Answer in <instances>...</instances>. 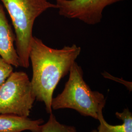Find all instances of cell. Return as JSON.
I'll use <instances>...</instances> for the list:
<instances>
[{
	"label": "cell",
	"mask_w": 132,
	"mask_h": 132,
	"mask_svg": "<svg viewBox=\"0 0 132 132\" xmlns=\"http://www.w3.org/2000/svg\"><path fill=\"white\" fill-rule=\"evenodd\" d=\"M81 52L80 47L75 44L55 49L39 38H32L29 52L32 68L31 84L35 99L45 104L47 113H52L53 94L57 86L69 73Z\"/></svg>",
	"instance_id": "obj_1"
},
{
	"label": "cell",
	"mask_w": 132,
	"mask_h": 132,
	"mask_svg": "<svg viewBox=\"0 0 132 132\" xmlns=\"http://www.w3.org/2000/svg\"><path fill=\"white\" fill-rule=\"evenodd\" d=\"M106 102L104 94L92 90L86 83L82 68L76 62L71 68L63 91L53 97L52 108L73 109L82 116L97 119L98 112L104 109Z\"/></svg>",
	"instance_id": "obj_2"
},
{
	"label": "cell",
	"mask_w": 132,
	"mask_h": 132,
	"mask_svg": "<svg viewBox=\"0 0 132 132\" xmlns=\"http://www.w3.org/2000/svg\"><path fill=\"white\" fill-rule=\"evenodd\" d=\"M9 12L15 30L16 50L20 66H29V52L35 20L50 9H57L47 0H1Z\"/></svg>",
	"instance_id": "obj_3"
},
{
	"label": "cell",
	"mask_w": 132,
	"mask_h": 132,
	"mask_svg": "<svg viewBox=\"0 0 132 132\" xmlns=\"http://www.w3.org/2000/svg\"><path fill=\"white\" fill-rule=\"evenodd\" d=\"M35 100L27 74L13 72L0 87V114L28 118Z\"/></svg>",
	"instance_id": "obj_4"
},
{
	"label": "cell",
	"mask_w": 132,
	"mask_h": 132,
	"mask_svg": "<svg viewBox=\"0 0 132 132\" xmlns=\"http://www.w3.org/2000/svg\"><path fill=\"white\" fill-rule=\"evenodd\" d=\"M124 0H55L60 15L69 19H78L85 24L99 23L104 9Z\"/></svg>",
	"instance_id": "obj_5"
},
{
	"label": "cell",
	"mask_w": 132,
	"mask_h": 132,
	"mask_svg": "<svg viewBox=\"0 0 132 132\" xmlns=\"http://www.w3.org/2000/svg\"><path fill=\"white\" fill-rule=\"evenodd\" d=\"M15 35L0 3V56L12 66L18 67L19 58L14 47Z\"/></svg>",
	"instance_id": "obj_6"
},
{
	"label": "cell",
	"mask_w": 132,
	"mask_h": 132,
	"mask_svg": "<svg viewBox=\"0 0 132 132\" xmlns=\"http://www.w3.org/2000/svg\"><path fill=\"white\" fill-rule=\"evenodd\" d=\"M44 122L43 119L32 120L12 114H0V132H22L26 130L40 132Z\"/></svg>",
	"instance_id": "obj_7"
},
{
	"label": "cell",
	"mask_w": 132,
	"mask_h": 132,
	"mask_svg": "<svg viewBox=\"0 0 132 132\" xmlns=\"http://www.w3.org/2000/svg\"><path fill=\"white\" fill-rule=\"evenodd\" d=\"M116 116L122 121V123L117 125L109 124L103 117V109L100 110L97 119L100 124L96 130L90 132H132V113L128 108L124 109L121 113L116 112Z\"/></svg>",
	"instance_id": "obj_8"
},
{
	"label": "cell",
	"mask_w": 132,
	"mask_h": 132,
	"mask_svg": "<svg viewBox=\"0 0 132 132\" xmlns=\"http://www.w3.org/2000/svg\"><path fill=\"white\" fill-rule=\"evenodd\" d=\"M40 132H77L75 126L62 124L52 113L47 122L43 124Z\"/></svg>",
	"instance_id": "obj_9"
},
{
	"label": "cell",
	"mask_w": 132,
	"mask_h": 132,
	"mask_svg": "<svg viewBox=\"0 0 132 132\" xmlns=\"http://www.w3.org/2000/svg\"><path fill=\"white\" fill-rule=\"evenodd\" d=\"M13 67L0 57V87L13 72Z\"/></svg>",
	"instance_id": "obj_10"
}]
</instances>
